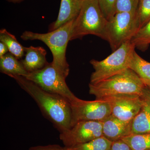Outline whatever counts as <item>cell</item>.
Masks as SVG:
<instances>
[{
    "label": "cell",
    "instance_id": "cell-1",
    "mask_svg": "<svg viewBox=\"0 0 150 150\" xmlns=\"http://www.w3.org/2000/svg\"><path fill=\"white\" fill-rule=\"evenodd\" d=\"M11 77L34 99L43 115L60 134L71 129V108L67 98L58 94L46 91L23 76L15 75Z\"/></svg>",
    "mask_w": 150,
    "mask_h": 150
},
{
    "label": "cell",
    "instance_id": "cell-2",
    "mask_svg": "<svg viewBox=\"0 0 150 150\" xmlns=\"http://www.w3.org/2000/svg\"><path fill=\"white\" fill-rule=\"evenodd\" d=\"M75 19L47 33L25 31L21 36L23 40H39L46 44L53 55L52 65L66 79L69 76L70 71L69 66L66 58V51L68 43L71 40Z\"/></svg>",
    "mask_w": 150,
    "mask_h": 150
},
{
    "label": "cell",
    "instance_id": "cell-3",
    "mask_svg": "<svg viewBox=\"0 0 150 150\" xmlns=\"http://www.w3.org/2000/svg\"><path fill=\"white\" fill-rule=\"evenodd\" d=\"M146 87L139 76L129 69L98 83H89V92L96 99L119 94L142 96Z\"/></svg>",
    "mask_w": 150,
    "mask_h": 150
},
{
    "label": "cell",
    "instance_id": "cell-4",
    "mask_svg": "<svg viewBox=\"0 0 150 150\" xmlns=\"http://www.w3.org/2000/svg\"><path fill=\"white\" fill-rule=\"evenodd\" d=\"M107 22L98 0H83L79 13L74 21L70 40L81 39L88 35L103 39Z\"/></svg>",
    "mask_w": 150,
    "mask_h": 150
},
{
    "label": "cell",
    "instance_id": "cell-5",
    "mask_svg": "<svg viewBox=\"0 0 150 150\" xmlns=\"http://www.w3.org/2000/svg\"><path fill=\"white\" fill-rule=\"evenodd\" d=\"M135 49V46L129 40L123 43L106 59L100 61L91 60L90 64L94 71L92 73L90 83H98L129 69Z\"/></svg>",
    "mask_w": 150,
    "mask_h": 150
},
{
    "label": "cell",
    "instance_id": "cell-6",
    "mask_svg": "<svg viewBox=\"0 0 150 150\" xmlns=\"http://www.w3.org/2000/svg\"><path fill=\"white\" fill-rule=\"evenodd\" d=\"M139 29L137 13H116L108 21L103 39L109 43L113 52L123 43L131 40Z\"/></svg>",
    "mask_w": 150,
    "mask_h": 150
},
{
    "label": "cell",
    "instance_id": "cell-7",
    "mask_svg": "<svg viewBox=\"0 0 150 150\" xmlns=\"http://www.w3.org/2000/svg\"><path fill=\"white\" fill-rule=\"evenodd\" d=\"M25 77L46 91L66 98L70 102L77 98L67 86L66 78L57 71L51 63L40 70L28 73Z\"/></svg>",
    "mask_w": 150,
    "mask_h": 150
},
{
    "label": "cell",
    "instance_id": "cell-8",
    "mask_svg": "<svg viewBox=\"0 0 150 150\" xmlns=\"http://www.w3.org/2000/svg\"><path fill=\"white\" fill-rule=\"evenodd\" d=\"M70 103L72 112L71 127L79 121H102L111 115L110 103L105 100L96 99L90 101L77 98Z\"/></svg>",
    "mask_w": 150,
    "mask_h": 150
},
{
    "label": "cell",
    "instance_id": "cell-9",
    "mask_svg": "<svg viewBox=\"0 0 150 150\" xmlns=\"http://www.w3.org/2000/svg\"><path fill=\"white\" fill-rule=\"evenodd\" d=\"M103 136L102 121H79L71 129L60 134L59 138L66 147L90 142Z\"/></svg>",
    "mask_w": 150,
    "mask_h": 150
},
{
    "label": "cell",
    "instance_id": "cell-10",
    "mask_svg": "<svg viewBox=\"0 0 150 150\" xmlns=\"http://www.w3.org/2000/svg\"><path fill=\"white\" fill-rule=\"evenodd\" d=\"M107 100L111 108V115L121 121L132 122L143 104L142 95L119 94L101 98Z\"/></svg>",
    "mask_w": 150,
    "mask_h": 150
},
{
    "label": "cell",
    "instance_id": "cell-11",
    "mask_svg": "<svg viewBox=\"0 0 150 150\" xmlns=\"http://www.w3.org/2000/svg\"><path fill=\"white\" fill-rule=\"evenodd\" d=\"M103 136L114 142L132 134L131 123L126 122L112 115L102 121Z\"/></svg>",
    "mask_w": 150,
    "mask_h": 150
},
{
    "label": "cell",
    "instance_id": "cell-12",
    "mask_svg": "<svg viewBox=\"0 0 150 150\" xmlns=\"http://www.w3.org/2000/svg\"><path fill=\"white\" fill-rule=\"evenodd\" d=\"M142 97V108L131 123L132 134L150 133V89L147 86Z\"/></svg>",
    "mask_w": 150,
    "mask_h": 150
},
{
    "label": "cell",
    "instance_id": "cell-13",
    "mask_svg": "<svg viewBox=\"0 0 150 150\" xmlns=\"http://www.w3.org/2000/svg\"><path fill=\"white\" fill-rule=\"evenodd\" d=\"M83 0H61L58 18L50 26V31L55 30L76 19L79 13Z\"/></svg>",
    "mask_w": 150,
    "mask_h": 150
},
{
    "label": "cell",
    "instance_id": "cell-14",
    "mask_svg": "<svg viewBox=\"0 0 150 150\" xmlns=\"http://www.w3.org/2000/svg\"><path fill=\"white\" fill-rule=\"evenodd\" d=\"M25 52L24 59L20 61L28 72L40 70L48 64L46 58L47 52L43 47L33 46L25 47Z\"/></svg>",
    "mask_w": 150,
    "mask_h": 150
},
{
    "label": "cell",
    "instance_id": "cell-15",
    "mask_svg": "<svg viewBox=\"0 0 150 150\" xmlns=\"http://www.w3.org/2000/svg\"><path fill=\"white\" fill-rule=\"evenodd\" d=\"M1 73L11 77L15 75L25 77L28 74L21 61L10 53L0 58Z\"/></svg>",
    "mask_w": 150,
    "mask_h": 150
},
{
    "label": "cell",
    "instance_id": "cell-16",
    "mask_svg": "<svg viewBox=\"0 0 150 150\" xmlns=\"http://www.w3.org/2000/svg\"><path fill=\"white\" fill-rule=\"evenodd\" d=\"M129 69L139 76L145 84L150 83V63L134 51L131 58Z\"/></svg>",
    "mask_w": 150,
    "mask_h": 150
},
{
    "label": "cell",
    "instance_id": "cell-17",
    "mask_svg": "<svg viewBox=\"0 0 150 150\" xmlns=\"http://www.w3.org/2000/svg\"><path fill=\"white\" fill-rule=\"evenodd\" d=\"M0 41L6 44L8 51L18 59L24 56L25 48L17 40L16 37L6 29L0 30Z\"/></svg>",
    "mask_w": 150,
    "mask_h": 150
},
{
    "label": "cell",
    "instance_id": "cell-18",
    "mask_svg": "<svg viewBox=\"0 0 150 150\" xmlns=\"http://www.w3.org/2000/svg\"><path fill=\"white\" fill-rule=\"evenodd\" d=\"M133 150L150 149V133L131 134L121 138Z\"/></svg>",
    "mask_w": 150,
    "mask_h": 150
},
{
    "label": "cell",
    "instance_id": "cell-19",
    "mask_svg": "<svg viewBox=\"0 0 150 150\" xmlns=\"http://www.w3.org/2000/svg\"><path fill=\"white\" fill-rule=\"evenodd\" d=\"M112 142L102 136L86 143L69 147H64L65 150H109Z\"/></svg>",
    "mask_w": 150,
    "mask_h": 150
},
{
    "label": "cell",
    "instance_id": "cell-20",
    "mask_svg": "<svg viewBox=\"0 0 150 150\" xmlns=\"http://www.w3.org/2000/svg\"><path fill=\"white\" fill-rule=\"evenodd\" d=\"M135 48L146 51L150 45V21L136 33L131 40Z\"/></svg>",
    "mask_w": 150,
    "mask_h": 150
},
{
    "label": "cell",
    "instance_id": "cell-21",
    "mask_svg": "<svg viewBox=\"0 0 150 150\" xmlns=\"http://www.w3.org/2000/svg\"><path fill=\"white\" fill-rule=\"evenodd\" d=\"M137 16L139 29L150 21V0H140Z\"/></svg>",
    "mask_w": 150,
    "mask_h": 150
},
{
    "label": "cell",
    "instance_id": "cell-22",
    "mask_svg": "<svg viewBox=\"0 0 150 150\" xmlns=\"http://www.w3.org/2000/svg\"><path fill=\"white\" fill-rule=\"evenodd\" d=\"M98 2L105 17L109 20L116 13L117 0H98Z\"/></svg>",
    "mask_w": 150,
    "mask_h": 150
},
{
    "label": "cell",
    "instance_id": "cell-23",
    "mask_svg": "<svg viewBox=\"0 0 150 150\" xmlns=\"http://www.w3.org/2000/svg\"><path fill=\"white\" fill-rule=\"evenodd\" d=\"M140 0H117L116 13L128 12L136 13Z\"/></svg>",
    "mask_w": 150,
    "mask_h": 150
},
{
    "label": "cell",
    "instance_id": "cell-24",
    "mask_svg": "<svg viewBox=\"0 0 150 150\" xmlns=\"http://www.w3.org/2000/svg\"><path fill=\"white\" fill-rule=\"evenodd\" d=\"M109 150H133L127 143L121 139L112 142Z\"/></svg>",
    "mask_w": 150,
    "mask_h": 150
},
{
    "label": "cell",
    "instance_id": "cell-25",
    "mask_svg": "<svg viewBox=\"0 0 150 150\" xmlns=\"http://www.w3.org/2000/svg\"><path fill=\"white\" fill-rule=\"evenodd\" d=\"M27 150H65V147H62L59 145L50 144L31 147Z\"/></svg>",
    "mask_w": 150,
    "mask_h": 150
},
{
    "label": "cell",
    "instance_id": "cell-26",
    "mask_svg": "<svg viewBox=\"0 0 150 150\" xmlns=\"http://www.w3.org/2000/svg\"><path fill=\"white\" fill-rule=\"evenodd\" d=\"M8 49L5 43L0 42V58L7 54Z\"/></svg>",
    "mask_w": 150,
    "mask_h": 150
},
{
    "label": "cell",
    "instance_id": "cell-27",
    "mask_svg": "<svg viewBox=\"0 0 150 150\" xmlns=\"http://www.w3.org/2000/svg\"><path fill=\"white\" fill-rule=\"evenodd\" d=\"M10 2H11L17 3H20L24 0H7Z\"/></svg>",
    "mask_w": 150,
    "mask_h": 150
},
{
    "label": "cell",
    "instance_id": "cell-28",
    "mask_svg": "<svg viewBox=\"0 0 150 150\" xmlns=\"http://www.w3.org/2000/svg\"><path fill=\"white\" fill-rule=\"evenodd\" d=\"M145 84H146V85L148 87H149V88L150 89V83H147Z\"/></svg>",
    "mask_w": 150,
    "mask_h": 150
},
{
    "label": "cell",
    "instance_id": "cell-29",
    "mask_svg": "<svg viewBox=\"0 0 150 150\" xmlns=\"http://www.w3.org/2000/svg\"><path fill=\"white\" fill-rule=\"evenodd\" d=\"M150 150V149H149V150Z\"/></svg>",
    "mask_w": 150,
    "mask_h": 150
}]
</instances>
